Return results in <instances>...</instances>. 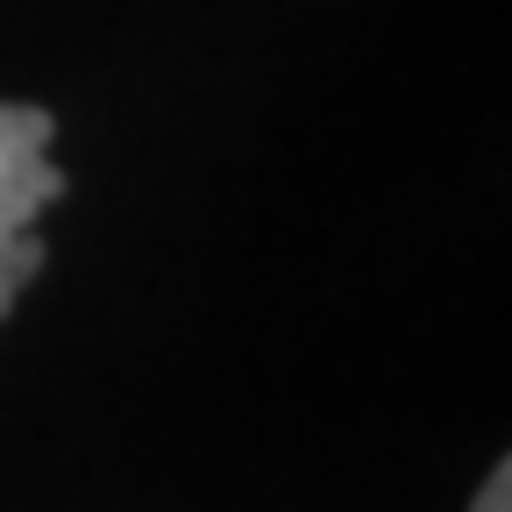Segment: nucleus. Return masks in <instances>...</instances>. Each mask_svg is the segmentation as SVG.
Segmentation results:
<instances>
[{
	"label": "nucleus",
	"instance_id": "nucleus-2",
	"mask_svg": "<svg viewBox=\"0 0 512 512\" xmlns=\"http://www.w3.org/2000/svg\"><path fill=\"white\" fill-rule=\"evenodd\" d=\"M470 512H512V470H505V463L484 477V491H477V505H470Z\"/></svg>",
	"mask_w": 512,
	"mask_h": 512
},
{
	"label": "nucleus",
	"instance_id": "nucleus-1",
	"mask_svg": "<svg viewBox=\"0 0 512 512\" xmlns=\"http://www.w3.org/2000/svg\"><path fill=\"white\" fill-rule=\"evenodd\" d=\"M64 200L57 114L36 100H0V320L15 313L29 278L43 271V214Z\"/></svg>",
	"mask_w": 512,
	"mask_h": 512
}]
</instances>
